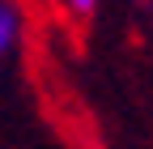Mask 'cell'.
<instances>
[{
	"label": "cell",
	"instance_id": "cell-2",
	"mask_svg": "<svg viewBox=\"0 0 153 149\" xmlns=\"http://www.w3.org/2000/svg\"><path fill=\"white\" fill-rule=\"evenodd\" d=\"M60 9H64L68 17H76V22H85V17L98 13V0H60Z\"/></svg>",
	"mask_w": 153,
	"mask_h": 149
},
{
	"label": "cell",
	"instance_id": "cell-1",
	"mask_svg": "<svg viewBox=\"0 0 153 149\" xmlns=\"http://www.w3.org/2000/svg\"><path fill=\"white\" fill-rule=\"evenodd\" d=\"M17 39H22V9L17 0H0V60L13 55Z\"/></svg>",
	"mask_w": 153,
	"mask_h": 149
}]
</instances>
